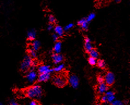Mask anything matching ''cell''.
I'll use <instances>...</instances> for the list:
<instances>
[{
  "label": "cell",
  "mask_w": 130,
  "mask_h": 105,
  "mask_svg": "<svg viewBox=\"0 0 130 105\" xmlns=\"http://www.w3.org/2000/svg\"><path fill=\"white\" fill-rule=\"evenodd\" d=\"M26 95L28 98L32 99H40L42 98L43 90L39 85H34L26 90Z\"/></svg>",
  "instance_id": "obj_1"
},
{
  "label": "cell",
  "mask_w": 130,
  "mask_h": 105,
  "mask_svg": "<svg viewBox=\"0 0 130 105\" xmlns=\"http://www.w3.org/2000/svg\"><path fill=\"white\" fill-rule=\"evenodd\" d=\"M33 63H34V62H33L31 57L30 56H26L25 57L22 63H21L20 69L21 70V71L24 72L27 71L30 68H31Z\"/></svg>",
  "instance_id": "obj_2"
},
{
  "label": "cell",
  "mask_w": 130,
  "mask_h": 105,
  "mask_svg": "<svg viewBox=\"0 0 130 105\" xmlns=\"http://www.w3.org/2000/svg\"><path fill=\"white\" fill-rule=\"evenodd\" d=\"M53 82L57 87L59 88H62L66 85L67 80L64 76L58 75L55 76L53 78Z\"/></svg>",
  "instance_id": "obj_3"
},
{
  "label": "cell",
  "mask_w": 130,
  "mask_h": 105,
  "mask_svg": "<svg viewBox=\"0 0 130 105\" xmlns=\"http://www.w3.org/2000/svg\"><path fill=\"white\" fill-rule=\"evenodd\" d=\"M26 79L29 83H32L37 79V74L34 69H31L26 75Z\"/></svg>",
  "instance_id": "obj_4"
},
{
  "label": "cell",
  "mask_w": 130,
  "mask_h": 105,
  "mask_svg": "<svg viewBox=\"0 0 130 105\" xmlns=\"http://www.w3.org/2000/svg\"><path fill=\"white\" fill-rule=\"evenodd\" d=\"M115 81V76L112 73L109 72L107 73L104 77V82L107 86H111L114 83Z\"/></svg>",
  "instance_id": "obj_5"
},
{
  "label": "cell",
  "mask_w": 130,
  "mask_h": 105,
  "mask_svg": "<svg viewBox=\"0 0 130 105\" xmlns=\"http://www.w3.org/2000/svg\"><path fill=\"white\" fill-rule=\"evenodd\" d=\"M68 82L72 87L77 88L79 86V79L75 75H72L68 78Z\"/></svg>",
  "instance_id": "obj_6"
},
{
  "label": "cell",
  "mask_w": 130,
  "mask_h": 105,
  "mask_svg": "<svg viewBox=\"0 0 130 105\" xmlns=\"http://www.w3.org/2000/svg\"><path fill=\"white\" fill-rule=\"evenodd\" d=\"M38 71L40 74H50L53 71V69L50 68V66L42 65L38 67Z\"/></svg>",
  "instance_id": "obj_7"
},
{
  "label": "cell",
  "mask_w": 130,
  "mask_h": 105,
  "mask_svg": "<svg viewBox=\"0 0 130 105\" xmlns=\"http://www.w3.org/2000/svg\"><path fill=\"white\" fill-rule=\"evenodd\" d=\"M52 59L55 64H59L62 62L63 57L59 53H54L52 55Z\"/></svg>",
  "instance_id": "obj_8"
},
{
  "label": "cell",
  "mask_w": 130,
  "mask_h": 105,
  "mask_svg": "<svg viewBox=\"0 0 130 105\" xmlns=\"http://www.w3.org/2000/svg\"><path fill=\"white\" fill-rule=\"evenodd\" d=\"M107 91H108V86L104 82L99 84L97 87V92L99 94H104Z\"/></svg>",
  "instance_id": "obj_9"
},
{
  "label": "cell",
  "mask_w": 130,
  "mask_h": 105,
  "mask_svg": "<svg viewBox=\"0 0 130 105\" xmlns=\"http://www.w3.org/2000/svg\"><path fill=\"white\" fill-rule=\"evenodd\" d=\"M104 95L106 96L107 99V103L108 102L111 104L115 99L114 93L111 91H107Z\"/></svg>",
  "instance_id": "obj_10"
},
{
  "label": "cell",
  "mask_w": 130,
  "mask_h": 105,
  "mask_svg": "<svg viewBox=\"0 0 130 105\" xmlns=\"http://www.w3.org/2000/svg\"><path fill=\"white\" fill-rule=\"evenodd\" d=\"M78 25L81 27L82 29L83 30H87L88 29V22L86 21V19L83 18L79 20L78 22Z\"/></svg>",
  "instance_id": "obj_11"
},
{
  "label": "cell",
  "mask_w": 130,
  "mask_h": 105,
  "mask_svg": "<svg viewBox=\"0 0 130 105\" xmlns=\"http://www.w3.org/2000/svg\"><path fill=\"white\" fill-rule=\"evenodd\" d=\"M50 74H41L38 77V81L40 82H46L50 79Z\"/></svg>",
  "instance_id": "obj_12"
},
{
  "label": "cell",
  "mask_w": 130,
  "mask_h": 105,
  "mask_svg": "<svg viewBox=\"0 0 130 105\" xmlns=\"http://www.w3.org/2000/svg\"><path fill=\"white\" fill-rule=\"evenodd\" d=\"M93 49L92 45L91 43L90 39L86 38L85 39V50L87 52H89L91 50Z\"/></svg>",
  "instance_id": "obj_13"
},
{
  "label": "cell",
  "mask_w": 130,
  "mask_h": 105,
  "mask_svg": "<svg viewBox=\"0 0 130 105\" xmlns=\"http://www.w3.org/2000/svg\"><path fill=\"white\" fill-rule=\"evenodd\" d=\"M28 39L29 40H34L36 37V32L34 30H30L27 32V34Z\"/></svg>",
  "instance_id": "obj_14"
},
{
  "label": "cell",
  "mask_w": 130,
  "mask_h": 105,
  "mask_svg": "<svg viewBox=\"0 0 130 105\" xmlns=\"http://www.w3.org/2000/svg\"><path fill=\"white\" fill-rule=\"evenodd\" d=\"M55 34L59 37H62L64 33V30L60 26H56L54 28Z\"/></svg>",
  "instance_id": "obj_15"
},
{
  "label": "cell",
  "mask_w": 130,
  "mask_h": 105,
  "mask_svg": "<svg viewBox=\"0 0 130 105\" xmlns=\"http://www.w3.org/2000/svg\"><path fill=\"white\" fill-rule=\"evenodd\" d=\"M62 44L60 42H57L55 43L53 50L55 53H60L61 51Z\"/></svg>",
  "instance_id": "obj_16"
},
{
  "label": "cell",
  "mask_w": 130,
  "mask_h": 105,
  "mask_svg": "<svg viewBox=\"0 0 130 105\" xmlns=\"http://www.w3.org/2000/svg\"><path fill=\"white\" fill-rule=\"evenodd\" d=\"M40 46H41V43L39 42L38 40H34L32 43L31 48H32L33 50L36 51L40 49Z\"/></svg>",
  "instance_id": "obj_17"
},
{
  "label": "cell",
  "mask_w": 130,
  "mask_h": 105,
  "mask_svg": "<svg viewBox=\"0 0 130 105\" xmlns=\"http://www.w3.org/2000/svg\"><path fill=\"white\" fill-rule=\"evenodd\" d=\"M89 53L90 54V57H92V58H94L95 59L98 58V53L95 49H92V50H91Z\"/></svg>",
  "instance_id": "obj_18"
},
{
  "label": "cell",
  "mask_w": 130,
  "mask_h": 105,
  "mask_svg": "<svg viewBox=\"0 0 130 105\" xmlns=\"http://www.w3.org/2000/svg\"><path fill=\"white\" fill-rule=\"evenodd\" d=\"M64 68H65V65H64L63 64H59L58 65L56 66V67L53 69V71L60 72L62 70L64 69Z\"/></svg>",
  "instance_id": "obj_19"
},
{
  "label": "cell",
  "mask_w": 130,
  "mask_h": 105,
  "mask_svg": "<svg viewBox=\"0 0 130 105\" xmlns=\"http://www.w3.org/2000/svg\"><path fill=\"white\" fill-rule=\"evenodd\" d=\"M97 64L98 67L102 69L104 68L106 65L105 62L103 60H102V59H100V60H99L98 62H97Z\"/></svg>",
  "instance_id": "obj_20"
},
{
  "label": "cell",
  "mask_w": 130,
  "mask_h": 105,
  "mask_svg": "<svg viewBox=\"0 0 130 105\" xmlns=\"http://www.w3.org/2000/svg\"><path fill=\"white\" fill-rule=\"evenodd\" d=\"M28 52H29L30 56L31 57V58H35L37 56V53L36 51H34L33 50L32 48H30L29 50H28Z\"/></svg>",
  "instance_id": "obj_21"
},
{
  "label": "cell",
  "mask_w": 130,
  "mask_h": 105,
  "mask_svg": "<svg viewBox=\"0 0 130 105\" xmlns=\"http://www.w3.org/2000/svg\"><path fill=\"white\" fill-rule=\"evenodd\" d=\"M88 61H89V64L91 65H95L97 64L96 59L92 58V57H90L88 59Z\"/></svg>",
  "instance_id": "obj_22"
},
{
  "label": "cell",
  "mask_w": 130,
  "mask_h": 105,
  "mask_svg": "<svg viewBox=\"0 0 130 105\" xmlns=\"http://www.w3.org/2000/svg\"><path fill=\"white\" fill-rule=\"evenodd\" d=\"M95 14L94 13H91L88 15L87 18L86 19V21L89 22L91 21L92 20H94V19H95Z\"/></svg>",
  "instance_id": "obj_23"
},
{
  "label": "cell",
  "mask_w": 130,
  "mask_h": 105,
  "mask_svg": "<svg viewBox=\"0 0 130 105\" xmlns=\"http://www.w3.org/2000/svg\"><path fill=\"white\" fill-rule=\"evenodd\" d=\"M111 105H124L123 103L120 100H115L114 101L111 103Z\"/></svg>",
  "instance_id": "obj_24"
},
{
  "label": "cell",
  "mask_w": 130,
  "mask_h": 105,
  "mask_svg": "<svg viewBox=\"0 0 130 105\" xmlns=\"http://www.w3.org/2000/svg\"><path fill=\"white\" fill-rule=\"evenodd\" d=\"M73 26H74V24H68L67 26H65V27L64 28L63 30L66 31H68L69 30L71 29L72 27H73Z\"/></svg>",
  "instance_id": "obj_25"
},
{
  "label": "cell",
  "mask_w": 130,
  "mask_h": 105,
  "mask_svg": "<svg viewBox=\"0 0 130 105\" xmlns=\"http://www.w3.org/2000/svg\"><path fill=\"white\" fill-rule=\"evenodd\" d=\"M97 81L99 83H102L104 82V78L102 76H99L97 78Z\"/></svg>",
  "instance_id": "obj_26"
},
{
  "label": "cell",
  "mask_w": 130,
  "mask_h": 105,
  "mask_svg": "<svg viewBox=\"0 0 130 105\" xmlns=\"http://www.w3.org/2000/svg\"><path fill=\"white\" fill-rule=\"evenodd\" d=\"M49 21H50V23L51 24H53V23H55V21H56V19L55 17L53 15H50L49 16Z\"/></svg>",
  "instance_id": "obj_27"
},
{
  "label": "cell",
  "mask_w": 130,
  "mask_h": 105,
  "mask_svg": "<svg viewBox=\"0 0 130 105\" xmlns=\"http://www.w3.org/2000/svg\"><path fill=\"white\" fill-rule=\"evenodd\" d=\"M30 105H40V104L36 100H32L30 103Z\"/></svg>",
  "instance_id": "obj_28"
},
{
  "label": "cell",
  "mask_w": 130,
  "mask_h": 105,
  "mask_svg": "<svg viewBox=\"0 0 130 105\" xmlns=\"http://www.w3.org/2000/svg\"><path fill=\"white\" fill-rule=\"evenodd\" d=\"M101 101L103 103H107V99L105 95H103L101 98Z\"/></svg>",
  "instance_id": "obj_29"
},
{
  "label": "cell",
  "mask_w": 130,
  "mask_h": 105,
  "mask_svg": "<svg viewBox=\"0 0 130 105\" xmlns=\"http://www.w3.org/2000/svg\"><path fill=\"white\" fill-rule=\"evenodd\" d=\"M58 38H59V36H57V35H56V34H54L53 35V40L57 41V40H58Z\"/></svg>",
  "instance_id": "obj_30"
},
{
  "label": "cell",
  "mask_w": 130,
  "mask_h": 105,
  "mask_svg": "<svg viewBox=\"0 0 130 105\" xmlns=\"http://www.w3.org/2000/svg\"><path fill=\"white\" fill-rule=\"evenodd\" d=\"M53 25L52 24H49L48 26V27H47V29H48L49 31H51L53 29Z\"/></svg>",
  "instance_id": "obj_31"
},
{
  "label": "cell",
  "mask_w": 130,
  "mask_h": 105,
  "mask_svg": "<svg viewBox=\"0 0 130 105\" xmlns=\"http://www.w3.org/2000/svg\"><path fill=\"white\" fill-rule=\"evenodd\" d=\"M9 105H19L17 102H15V101H12L9 103Z\"/></svg>",
  "instance_id": "obj_32"
},
{
  "label": "cell",
  "mask_w": 130,
  "mask_h": 105,
  "mask_svg": "<svg viewBox=\"0 0 130 105\" xmlns=\"http://www.w3.org/2000/svg\"><path fill=\"white\" fill-rule=\"evenodd\" d=\"M115 2H120L121 0H114Z\"/></svg>",
  "instance_id": "obj_33"
},
{
  "label": "cell",
  "mask_w": 130,
  "mask_h": 105,
  "mask_svg": "<svg viewBox=\"0 0 130 105\" xmlns=\"http://www.w3.org/2000/svg\"><path fill=\"white\" fill-rule=\"evenodd\" d=\"M0 105H4L3 103H2V102H0Z\"/></svg>",
  "instance_id": "obj_34"
},
{
  "label": "cell",
  "mask_w": 130,
  "mask_h": 105,
  "mask_svg": "<svg viewBox=\"0 0 130 105\" xmlns=\"http://www.w3.org/2000/svg\"><path fill=\"white\" fill-rule=\"evenodd\" d=\"M100 105V104H96V105Z\"/></svg>",
  "instance_id": "obj_35"
}]
</instances>
